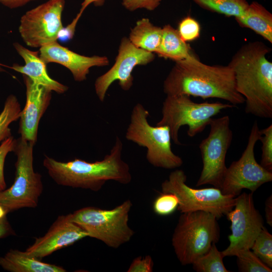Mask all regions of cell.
Returning a JSON list of instances; mask_svg holds the SVG:
<instances>
[{"instance_id":"44dd1931","label":"cell","mask_w":272,"mask_h":272,"mask_svg":"<svg viewBox=\"0 0 272 272\" xmlns=\"http://www.w3.org/2000/svg\"><path fill=\"white\" fill-rule=\"evenodd\" d=\"M156 53L160 57L175 62L195 56L189 44L181 39L177 30L169 24L162 28L161 42Z\"/></svg>"},{"instance_id":"e0dca14e","label":"cell","mask_w":272,"mask_h":272,"mask_svg":"<svg viewBox=\"0 0 272 272\" xmlns=\"http://www.w3.org/2000/svg\"><path fill=\"white\" fill-rule=\"evenodd\" d=\"M39 50L40 57L46 64L53 62L63 65L69 70L77 82L86 80L91 67L104 66L109 63L106 56L81 55L62 46L57 41L40 47Z\"/></svg>"},{"instance_id":"f546056e","label":"cell","mask_w":272,"mask_h":272,"mask_svg":"<svg viewBox=\"0 0 272 272\" xmlns=\"http://www.w3.org/2000/svg\"><path fill=\"white\" fill-rule=\"evenodd\" d=\"M200 30L198 22L190 16L185 17L180 22L177 29L181 39L186 42L198 38Z\"/></svg>"},{"instance_id":"ac0fdd59","label":"cell","mask_w":272,"mask_h":272,"mask_svg":"<svg viewBox=\"0 0 272 272\" xmlns=\"http://www.w3.org/2000/svg\"><path fill=\"white\" fill-rule=\"evenodd\" d=\"M14 47L25 61L24 65L14 64L12 70L30 78L34 83L58 94L66 92L68 87L53 80L48 75L46 63L41 59L38 51H33L15 42Z\"/></svg>"},{"instance_id":"9c48e42d","label":"cell","mask_w":272,"mask_h":272,"mask_svg":"<svg viewBox=\"0 0 272 272\" xmlns=\"http://www.w3.org/2000/svg\"><path fill=\"white\" fill-rule=\"evenodd\" d=\"M186 180L185 172L176 169L161 184L162 192L172 193L177 197V210L181 213L204 211L219 219L234 208L236 196L224 194L220 188L215 187L193 188L186 184Z\"/></svg>"},{"instance_id":"e575fe53","label":"cell","mask_w":272,"mask_h":272,"mask_svg":"<svg viewBox=\"0 0 272 272\" xmlns=\"http://www.w3.org/2000/svg\"><path fill=\"white\" fill-rule=\"evenodd\" d=\"M14 233L6 216L0 217V238L6 237Z\"/></svg>"},{"instance_id":"603a6c76","label":"cell","mask_w":272,"mask_h":272,"mask_svg":"<svg viewBox=\"0 0 272 272\" xmlns=\"http://www.w3.org/2000/svg\"><path fill=\"white\" fill-rule=\"evenodd\" d=\"M201 8L235 19L240 17L249 3L246 0H191Z\"/></svg>"},{"instance_id":"9a60e30c","label":"cell","mask_w":272,"mask_h":272,"mask_svg":"<svg viewBox=\"0 0 272 272\" xmlns=\"http://www.w3.org/2000/svg\"><path fill=\"white\" fill-rule=\"evenodd\" d=\"M88 237L87 233L71 219L70 214L59 216L42 237L35 239L26 252L39 259Z\"/></svg>"},{"instance_id":"d6986e66","label":"cell","mask_w":272,"mask_h":272,"mask_svg":"<svg viewBox=\"0 0 272 272\" xmlns=\"http://www.w3.org/2000/svg\"><path fill=\"white\" fill-rule=\"evenodd\" d=\"M0 266L11 272H65L63 267L45 263L26 251L10 249L0 257Z\"/></svg>"},{"instance_id":"7c38bea8","label":"cell","mask_w":272,"mask_h":272,"mask_svg":"<svg viewBox=\"0 0 272 272\" xmlns=\"http://www.w3.org/2000/svg\"><path fill=\"white\" fill-rule=\"evenodd\" d=\"M226 216L231 222V234L228 236L229 245L222 253L224 257L236 256L251 249L264 227V220L255 207L251 192L237 196L234 208Z\"/></svg>"},{"instance_id":"2e32d148","label":"cell","mask_w":272,"mask_h":272,"mask_svg":"<svg viewBox=\"0 0 272 272\" xmlns=\"http://www.w3.org/2000/svg\"><path fill=\"white\" fill-rule=\"evenodd\" d=\"M26 101L21 110L18 132L21 138L35 144L40 120L50 105L52 91L23 75Z\"/></svg>"},{"instance_id":"3957f363","label":"cell","mask_w":272,"mask_h":272,"mask_svg":"<svg viewBox=\"0 0 272 272\" xmlns=\"http://www.w3.org/2000/svg\"><path fill=\"white\" fill-rule=\"evenodd\" d=\"M122 148L121 140L116 137L109 154L100 161L89 162L75 159L61 162L45 156L43 165L58 185L97 191L109 180L122 184L131 182L129 165L122 159Z\"/></svg>"},{"instance_id":"83f0119b","label":"cell","mask_w":272,"mask_h":272,"mask_svg":"<svg viewBox=\"0 0 272 272\" xmlns=\"http://www.w3.org/2000/svg\"><path fill=\"white\" fill-rule=\"evenodd\" d=\"M179 200L173 193L162 192L154 200L153 209L154 213L161 216H169L177 210Z\"/></svg>"},{"instance_id":"f35d334b","label":"cell","mask_w":272,"mask_h":272,"mask_svg":"<svg viewBox=\"0 0 272 272\" xmlns=\"http://www.w3.org/2000/svg\"><path fill=\"white\" fill-rule=\"evenodd\" d=\"M7 214V213L5 211V210L0 206V217L6 216Z\"/></svg>"},{"instance_id":"8d00e7d4","label":"cell","mask_w":272,"mask_h":272,"mask_svg":"<svg viewBox=\"0 0 272 272\" xmlns=\"http://www.w3.org/2000/svg\"><path fill=\"white\" fill-rule=\"evenodd\" d=\"M265 218L266 223L272 227V194L265 201Z\"/></svg>"},{"instance_id":"5bb4252c","label":"cell","mask_w":272,"mask_h":272,"mask_svg":"<svg viewBox=\"0 0 272 272\" xmlns=\"http://www.w3.org/2000/svg\"><path fill=\"white\" fill-rule=\"evenodd\" d=\"M154 58L153 53L138 48L128 38H122L114 64L95 82V90L99 100L104 101L108 89L115 81L118 82L122 90H129L133 85L132 72L133 69L137 65H146Z\"/></svg>"},{"instance_id":"7402d4cb","label":"cell","mask_w":272,"mask_h":272,"mask_svg":"<svg viewBox=\"0 0 272 272\" xmlns=\"http://www.w3.org/2000/svg\"><path fill=\"white\" fill-rule=\"evenodd\" d=\"M162 28L153 25L148 18L138 20L128 38L135 46L156 53L160 44Z\"/></svg>"},{"instance_id":"836d02e7","label":"cell","mask_w":272,"mask_h":272,"mask_svg":"<svg viewBox=\"0 0 272 272\" xmlns=\"http://www.w3.org/2000/svg\"><path fill=\"white\" fill-rule=\"evenodd\" d=\"M82 14L78 13L70 24L65 27H62L58 34L57 40L65 42L69 41L73 38L77 24Z\"/></svg>"},{"instance_id":"4fadbf2b","label":"cell","mask_w":272,"mask_h":272,"mask_svg":"<svg viewBox=\"0 0 272 272\" xmlns=\"http://www.w3.org/2000/svg\"><path fill=\"white\" fill-rule=\"evenodd\" d=\"M64 5V0H48L22 16L19 32L27 46L40 48L57 41Z\"/></svg>"},{"instance_id":"484cf974","label":"cell","mask_w":272,"mask_h":272,"mask_svg":"<svg viewBox=\"0 0 272 272\" xmlns=\"http://www.w3.org/2000/svg\"><path fill=\"white\" fill-rule=\"evenodd\" d=\"M250 249L265 264L272 268V235L265 227L259 232Z\"/></svg>"},{"instance_id":"7a4b0ae2","label":"cell","mask_w":272,"mask_h":272,"mask_svg":"<svg viewBox=\"0 0 272 272\" xmlns=\"http://www.w3.org/2000/svg\"><path fill=\"white\" fill-rule=\"evenodd\" d=\"M270 51L260 41L249 42L228 63L236 90L244 98L245 112L264 118L272 117V62L266 57Z\"/></svg>"},{"instance_id":"cb8c5ba5","label":"cell","mask_w":272,"mask_h":272,"mask_svg":"<svg viewBox=\"0 0 272 272\" xmlns=\"http://www.w3.org/2000/svg\"><path fill=\"white\" fill-rule=\"evenodd\" d=\"M21 110L20 102L16 96L9 95L0 113V145L12 135L10 125L19 119Z\"/></svg>"},{"instance_id":"d4e9b609","label":"cell","mask_w":272,"mask_h":272,"mask_svg":"<svg viewBox=\"0 0 272 272\" xmlns=\"http://www.w3.org/2000/svg\"><path fill=\"white\" fill-rule=\"evenodd\" d=\"M224 257L214 243L207 253L192 263V268L197 272H229L224 265Z\"/></svg>"},{"instance_id":"74e56055","label":"cell","mask_w":272,"mask_h":272,"mask_svg":"<svg viewBox=\"0 0 272 272\" xmlns=\"http://www.w3.org/2000/svg\"><path fill=\"white\" fill-rule=\"evenodd\" d=\"M106 0H84L81 4L79 13L82 14L85 9L91 4H93L95 7H101L104 5Z\"/></svg>"},{"instance_id":"ab89813d","label":"cell","mask_w":272,"mask_h":272,"mask_svg":"<svg viewBox=\"0 0 272 272\" xmlns=\"http://www.w3.org/2000/svg\"><path fill=\"white\" fill-rule=\"evenodd\" d=\"M3 65L1 63H0V73L3 72L4 71V70L3 69V68L2 67Z\"/></svg>"},{"instance_id":"1f68e13d","label":"cell","mask_w":272,"mask_h":272,"mask_svg":"<svg viewBox=\"0 0 272 272\" xmlns=\"http://www.w3.org/2000/svg\"><path fill=\"white\" fill-rule=\"evenodd\" d=\"M162 0H122V5L127 10L133 12L140 9L154 11Z\"/></svg>"},{"instance_id":"f1b7e54d","label":"cell","mask_w":272,"mask_h":272,"mask_svg":"<svg viewBox=\"0 0 272 272\" xmlns=\"http://www.w3.org/2000/svg\"><path fill=\"white\" fill-rule=\"evenodd\" d=\"M261 133L259 141L262 143L260 165L272 172V124L260 130Z\"/></svg>"},{"instance_id":"4dcf8cb0","label":"cell","mask_w":272,"mask_h":272,"mask_svg":"<svg viewBox=\"0 0 272 272\" xmlns=\"http://www.w3.org/2000/svg\"><path fill=\"white\" fill-rule=\"evenodd\" d=\"M16 144L17 139L11 135L0 145V191L5 190L6 187L4 173L6 158L10 152L14 151Z\"/></svg>"},{"instance_id":"d6a6232c","label":"cell","mask_w":272,"mask_h":272,"mask_svg":"<svg viewBox=\"0 0 272 272\" xmlns=\"http://www.w3.org/2000/svg\"><path fill=\"white\" fill-rule=\"evenodd\" d=\"M154 262L151 256H139L131 262L127 272H152Z\"/></svg>"},{"instance_id":"4316f807","label":"cell","mask_w":272,"mask_h":272,"mask_svg":"<svg viewBox=\"0 0 272 272\" xmlns=\"http://www.w3.org/2000/svg\"><path fill=\"white\" fill-rule=\"evenodd\" d=\"M238 269L240 272H271V268L265 264L251 250L248 249L236 256Z\"/></svg>"},{"instance_id":"d590c367","label":"cell","mask_w":272,"mask_h":272,"mask_svg":"<svg viewBox=\"0 0 272 272\" xmlns=\"http://www.w3.org/2000/svg\"><path fill=\"white\" fill-rule=\"evenodd\" d=\"M37 0H0V3L10 9L23 7L28 3Z\"/></svg>"},{"instance_id":"52a82bcc","label":"cell","mask_w":272,"mask_h":272,"mask_svg":"<svg viewBox=\"0 0 272 272\" xmlns=\"http://www.w3.org/2000/svg\"><path fill=\"white\" fill-rule=\"evenodd\" d=\"M235 107L219 101L196 103L186 95L167 96L163 103L162 118L156 125L168 126L172 140L179 145L178 132L181 126L187 125L188 135L193 137L209 125L214 116L224 109Z\"/></svg>"},{"instance_id":"ffe728a7","label":"cell","mask_w":272,"mask_h":272,"mask_svg":"<svg viewBox=\"0 0 272 272\" xmlns=\"http://www.w3.org/2000/svg\"><path fill=\"white\" fill-rule=\"evenodd\" d=\"M242 27L249 28L272 43V14L260 3L249 4L243 14L235 18Z\"/></svg>"},{"instance_id":"30bf717a","label":"cell","mask_w":272,"mask_h":272,"mask_svg":"<svg viewBox=\"0 0 272 272\" xmlns=\"http://www.w3.org/2000/svg\"><path fill=\"white\" fill-rule=\"evenodd\" d=\"M209 125V135L199 145L203 166L196 186L210 184L220 189L227 169L226 157L233 132L228 115L213 118Z\"/></svg>"},{"instance_id":"8992f818","label":"cell","mask_w":272,"mask_h":272,"mask_svg":"<svg viewBox=\"0 0 272 272\" xmlns=\"http://www.w3.org/2000/svg\"><path fill=\"white\" fill-rule=\"evenodd\" d=\"M149 111L141 103L132 108L125 138L147 149L146 158L156 167L173 169L180 167L183 160L171 149L170 129L166 125L152 126L149 123Z\"/></svg>"},{"instance_id":"8fae6325","label":"cell","mask_w":272,"mask_h":272,"mask_svg":"<svg viewBox=\"0 0 272 272\" xmlns=\"http://www.w3.org/2000/svg\"><path fill=\"white\" fill-rule=\"evenodd\" d=\"M261 135L258 123L255 121L241 157L233 161L227 169L220 188L224 194L236 197L244 189L253 193L263 184L272 181V172L258 164L255 158L254 147Z\"/></svg>"},{"instance_id":"277c9868","label":"cell","mask_w":272,"mask_h":272,"mask_svg":"<svg viewBox=\"0 0 272 272\" xmlns=\"http://www.w3.org/2000/svg\"><path fill=\"white\" fill-rule=\"evenodd\" d=\"M218 220L204 211L181 213L172 235V244L182 265L192 264L219 241Z\"/></svg>"},{"instance_id":"ba28073f","label":"cell","mask_w":272,"mask_h":272,"mask_svg":"<svg viewBox=\"0 0 272 272\" xmlns=\"http://www.w3.org/2000/svg\"><path fill=\"white\" fill-rule=\"evenodd\" d=\"M34 145L21 137L17 139L14 182L8 189L0 191V206L7 213L38 205L43 186L41 175L33 168Z\"/></svg>"},{"instance_id":"6da1fadb","label":"cell","mask_w":272,"mask_h":272,"mask_svg":"<svg viewBox=\"0 0 272 272\" xmlns=\"http://www.w3.org/2000/svg\"><path fill=\"white\" fill-rule=\"evenodd\" d=\"M163 91L167 96L218 98L235 106L245 102L236 90L234 72L228 64L208 65L195 56L175 62L164 81Z\"/></svg>"},{"instance_id":"5b68a950","label":"cell","mask_w":272,"mask_h":272,"mask_svg":"<svg viewBox=\"0 0 272 272\" xmlns=\"http://www.w3.org/2000/svg\"><path fill=\"white\" fill-rule=\"evenodd\" d=\"M132 202L127 199L110 210L87 207L70 214L71 220L107 246L117 248L130 241L134 231L128 223Z\"/></svg>"}]
</instances>
